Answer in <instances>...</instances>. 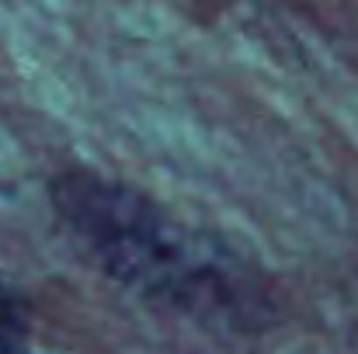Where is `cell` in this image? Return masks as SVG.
<instances>
[{
	"label": "cell",
	"instance_id": "1",
	"mask_svg": "<svg viewBox=\"0 0 358 354\" xmlns=\"http://www.w3.org/2000/svg\"><path fill=\"white\" fill-rule=\"evenodd\" d=\"M49 202L87 257L139 299L171 306L202 323L261 316V288L213 236L164 212L146 191L70 167L49 181Z\"/></svg>",
	"mask_w": 358,
	"mask_h": 354
},
{
	"label": "cell",
	"instance_id": "2",
	"mask_svg": "<svg viewBox=\"0 0 358 354\" xmlns=\"http://www.w3.org/2000/svg\"><path fill=\"white\" fill-rule=\"evenodd\" d=\"M0 354H31L28 299L3 278H0Z\"/></svg>",
	"mask_w": 358,
	"mask_h": 354
}]
</instances>
